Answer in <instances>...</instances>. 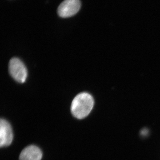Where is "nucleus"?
I'll list each match as a JSON object with an SVG mask.
<instances>
[{
	"mask_svg": "<svg viewBox=\"0 0 160 160\" xmlns=\"http://www.w3.org/2000/svg\"><path fill=\"white\" fill-rule=\"evenodd\" d=\"M94 103L91 95L87 92L80 93L75 97L72 102V114L79 119L84 118L91 112Z\"/></svg>",
	"mask_w": 160,
	"mask_h": 160,
	"instance_id": "obj_1",
	"label": "nucleus"
},
{
	"mask_svg": "<svg viewBox=\"0 0 160 160\" xmlns=\"http://www.w3.org/2000/svg\"><path fill=\"white\" fill-rule=\"evenodd\" d=\"M9 70L12 78L18 82L22 83L26 81L27 71L24 63L18 58H12L9 61Z\"/></svg>",
	"mask_w": 160,
	"mask_h": 160,
	"instance_id": "obj_2",
	"label": "nucleus"
},
{
	"mask_svg": "<svg viewBox=\"0 0 160 160\" xmlns=\"http://www.w3.org/2000/svg\"><path fill=\"white\" fill-rule=\"evenodd\" d=\"M81 7L80 0H64L58 7V14L63 18L71 17L79 11Z\"/></svg>",
	"mask_w": 160,
	"mask_h": 160,
	"instance_id": "obj_3",
	"label": "nucleus"
},
{
	"mask_svg": "<svg viewBox=\"0 0 160 160\" xmlns=\"http://www.w3.org/2000/svg\"><path fill=\"white\" fill-rule=\"evenodd\" d=\"M0 146H9L13 140V133L11 125L7 121L1 119L0 121Z\"/></svg>",
	"mask_w": 160,
	"mask_h": 160,
	"instance_id": "obj_4",
	"label": "nucleus"
},
{
	"mask_svg": "<svg viewBox=\"0 0 160 160\" xmlns=\"http://www.w3.org/2000/svg\"><path fill=\"white\" fill-rule=\"evenodd\" d=\"M42 157V150L38 146L31 145L23 149L20 155V160H41Z\"/></svg>",
	"mask_w": 160,
	"mask_h": 160,
	"instance_id": "obj_5",
	"label": "nucleus"
}]
</instances>
